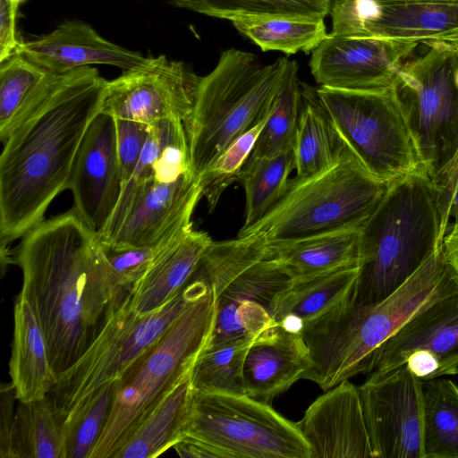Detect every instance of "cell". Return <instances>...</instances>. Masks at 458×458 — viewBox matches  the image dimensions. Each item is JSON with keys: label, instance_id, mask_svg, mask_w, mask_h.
Here are the masks:
<instances>
[{"label": "cell", "instance_id": "29", "mask_svg": "<svg viewBox=\"0 0 458 458\" xmlns=\"http://www.w3.org/2000/svg\"><path fill=\"white\" fill-rule=\"evenodd\" d=\"M65 420L50 394L30 402L18 401L14 458H63Z\"/></svg>", "mask_w": 458, "mask_h": 458}, {"label": "cell", "instance_id": "28", "mask_svg": "<svg viewBox=\"0 0 458 458\" xmlns=\"http://www.w3.org/2000/svg\"><path fill=\"white\" fill-rule=\"evenodd\" d=\"M303 99L293 148L295 177L300 179L327 170L347 148L316 91L305 89Z\"/></svg>", "mask_w": 458, "mask_h": 458}, {"label": "cell", "instance_id": "17", "mask_svg": "<svg viewBox=\"0 0 458 458\" xmlns=\"http://www.w3.org/2000/svg\"><path fill=\"white\" fill-rule=\"evenodd\" d=\"M419 44L328 34L311 52L310 68L320 87L377 91L399 81L403 63Z\"/></svg>", "mask_w": 458, "mask_h": 458}, {"label": "cell", "instance_id": "39", "mask_svg": "<svg viewBox=\"0 0 458 458\" xmlns=\"http://www.w3.org/2000/svg\"><path fill=\"white\" fill-rule=\"evenodd\" d=\"M47 70L16 51L0 62V133L15 117Z\"/></svg>", "mask_w": 458, "mask_h": 458}, {"label": "cell", "instance_id": "3", "mask_svg": "<svg viewBox=\"0 0 458 458\" xmlns=\"http://www.w3.org/2000/svg\"><path fill=\"white\" fill-rule=\"evenodd\" d=\"M458 288V276L443 246L386 298L350 303L302 330L312 364L303 379L327 391L374 369L383 344L414 314Z\"/></svg>", "mask_w": 458, "mask_h": 458}, {"label": "cell", "instance_id": "26", "mask_svg": "<svg viewBox=\"0 0 458 458\" xmlns=\"http://www.w3.org/2000/svg\"><path fill=\"white\" fill-rule=\"evenodd\" d=\"M193 396L190 372L143 418L114 458H154L174 447L184 437Z\"/></svg>", "mask_w": 458, "mask_h": 458}, {"label": "cell", "instance_id": "32", "mask_svg": "<svg viewBox=\"0 0 458 458\" xmlns=\"http://www.w3.org/2000/svg\"><path fill=\"white\" fill-rule=\"evenodd\" d=\"M298 64L288 59L269 116L248 159L293 150L302 106Z\"/></svg>", "mask_w": 458, "mask_h": 458}, {"label": "cell", "instance_id": "6", "mask_svg": "<svg viewBox=\"0 0 458 458\" xmlns=\"http://www.w3.org/2000/svg\"><path fill=\"white\" fill-rule=\"evenodd\" d=\"M288 58L262 64L252 53L229 48L200 78L195 105L185 124L191 165L199 181L237 138L268 117Z\"/></svg>", "mask_w": 458, "mask_h": 458}, {"label": "cell", "instance_id": "44", "mask_svg": "<svg viewBox=\"0 0 458 458\" xmlns=\"http://www.w3.org/2000/svg\"><path fill=\"white\" fill-rule=\"evenodd\" d=\"M448 234H458V183L455 187L449 210L445 236Z\"/></svg>", "mask_w": 458, "mask_h": 458}, {"label": "cell", "instance_id": "18", "mask_svg": "<svg viewBox=\"0 0 458 458\" xmlns=\"http://www.w3.org/2000/svg\"><path fill=\"white\" fill-rule=\"evenodd\" d=\"M68 190L74 199L72 208L98 235L112 217L123 190L114 117L100 112L91 122L77 152Z\"/></svg>", "mask_w": 458, "mask_h": 458}, {"label": "cell", "instance_id": "1", "mask_svg": "<svg viewBox=\"0 0 458 458\" xmlns=\"http://www.w3.org/2000/svg\"><path fill=\"white\" fill-rule=\"evenodd\" d=\"M106 81L92 66L47 71L0 133L1 259L6 246L42 222L53 199L68 190L82 139L101 111Z\"/></svg>", "mask_w": 458, "mask_h": 458}, {"label": "cell", "instance_id": "24", "mask_svg": "<svg viewBox=\"0 0 458 458\" xmlns=\"http://www.w3.org/2000/svg\"><path fill=\"white\" fill-rule=\"evenodd\" d=\"M358 275L355 265L292 280L273 301V319L291 331L302 333L306 327L353 302Z\"/></svg>", "mask_w": 458, "mask_h": 458}, {"label": "cell", "instance_id": "37", "mask_svg": "<svg viewBox=\"0 0 458 458\" xmlns=\"http://www.w3.org/2000/svg\"><path fill=\"white\" fill-rule=\"evenodd\" d=\"M174 237L156 246L114 248L102 244L107 307L117 309L124 302L157 253Z\"/></svg>", "mask_w": 458, "mask_h": 458}, {"label": "cell", "instance_id": "19", "mask_svg": "<svg viewBox=\"0 0 458 458\" xmlns=\"http://www.w3.org/2000/svg\"><path fill=\"white\" fill-rule=\"evenodd\" d=\"M325 392L295 423L310 458H374L359 387L344 380Z\"/></svg>", "mask_w": 458, "mask_h": 458}, {"label": "cell", "instance_id": "21", "mask_svg": "<svg viewBox=\"0 0 458 458\" xmlns=\"http://www.w3.org/2000/svg\"><path fill=\"white\" fill-rule=\"evenodd\" d=\"M18 52L49 72H66L91 64H107L124 71L147 59L140 52L104 38L89 23L67 20L54 30L20 44Z\"/></svg>", "mask_w": 458, "mask_h": 458}, {"label": "cell", "instance_id": "27", "mask_svg": "<svg viewBox=\"0 0 458 458\" xmlns=\"http://www.w3.org/2000/svg\"><path fill=\"white\" fill-rule=\"evenodd\" d=\"M360 229L342 230L267 245L292 280L358 265Z\"/></svg>", "mask_w": 458, "mask_h": 458}, {"label": "cell", "instance_id": "16", "mask_svg": "<svg viewBox=\"0 0 458 458\" xmlns=\"http://www.w3.org/2000/svg\"><path fill=\"white\" fill-rule=\"evenodd\" d=\"M403 364L421 381L458 373V288L409 318L380 348L373 370Z\"/></svg>", "mask_w": 458, "mask_h": 458}, {"label": "cell", "instance_id": "10", "mask_svg": "<svg viewBox=\"0 0 458 458\" xmlns=\"http://www.w3.org/2000/svg\"><path fill=\"white\" fill-rule=\"evenodd\" d=\"M318 98L342 140L380 182L424 169L398 84L383 90L319 87Z\"/></svg>", "mask_w": 458, "mask_h": 458}, {"label": "cell", "instance_id": "14", "mask_svg": "<svg viewBox=\"0 0 458 458\" xmlns=\"http://www.w3.org/2000/svg\"><path fill=\"white\" fill-rule=\"evenodd\" d=\"M374 458H423L422 381L405 364L359 386Z\"/></svg>", "mask_w": 458, "mask_h": 458}, {"label": "cell", "instance_id": "15", "mask_svg": "<svg viewBox=\"0 0 458 458\" xmlns=\"http://www.w3.org/2000/svg\"><path fill=\"white\" fill-rule=\"evenodd\" d=\"M330 34L422 44L458 30V0H330Z\"/></svg>", "mask_w": 458, "mask_h": 458}, {"label": "cell", "instance_id": "20", "mask_svg": "<svg viewBox=\"0 0 458 458\" xmlns=\"http://www.w3.org/2000/svg\"><path fill=\"white\" fill-rule=\"evenodd\" d=\"M201 197L199 182L193 175L173 182H153L133 204L111 242L104 245L156 246L179 235L192 228L191 216Z\"/></svg>", "mask_w": 458, "mask_h": 458}, {"label": "cell", "instance_id": "31", "mask_svg": "<svg viewBox=\"0 0 458 458\" xmlns=\"http://www.w3.org/2000/svg\"><path fill=\"white\" fill-rule=\"evenodd\" d=\"M423 458H458V386L450 379L422 381Z\"/></svg>", "mask_w": 458, "mask_h": 458}, {"label": "cell", "instance_id": "36", "mask_svg": "<svg viewBox=\"0 0 458 458\" xmlns=\"http://www.w3.org/2000/svg\"><path fill=\"white\" fill-rule=\"evenodd\" d=\"M115 387L116 381L103 386L68 413L63 458H89L110 415Z\"/></svg>", "mask_w": 458, "mask_h": 458}, {"label": "cell", "instance_id": "13", "mask_svg": "<svg viewBox=\"0 0 458 458\" xmlns=\"http://www.w3.org/2000/svg\"><path fill=\"white\" fill-rule=\"evenodd\" d=\"M200 78L184 62L165 55L147 56L140 65L106 81L100 112L148 125L165 119L186 124Z\"/></svg>", "mask_w": 458, "mask_h": 458}, {"label": "cell", "instance_id": "22", "mask_svg": "<svg viewBox=\"0 0 458 458\" xmlns=\"http://www.w3.org/2000/svg\"><path fill=\"white\" fill-rule=\"evenodd\" d=\"M312 364L302 333L274 322L256 335L245 357V394L270 404L301 379Z\"/></svg>", "mask_w": 458, "mask_h": 458}, {"label": "cell", "instance_id": "8", "mask_svg": "<svg viewBox=\"0 0 458 458\" xmlns=\"http://www.w3.org/2000/svg\"><path fill=\"white\" fill-rule=\"evenodd\" d=\"M191 277L204 280L216 295V319L208 345L255 337L269 327L273 301L292 282L267 244L254 234L212 242Z\"/></svg>", "mask_w": 458, "mask_h": 458}, {"label": "cell", "instance_id": "42", "mask_svg": "<svg viewBox=\"0 0 458 458\" xmlns=\"http://www.w3.org/2000/svg\"><path fill=\"white\" fill-rule=\"evenodd\" d=\"M177 454L182 458H214V455L202 445L190 440L182 438L174 445Z\"/></svg>", "mask_w": 458, "mask_h": 458}, {"label": "cell", "instance_id": "45", "mask_svg": "<svg viewBox=\"0 0 458 458\" xmlns=\"http://www.w3.org/2000/svg\"><path fill=\"white\" fill-rule=\"evenodd\" d=\"M445 44L458 58V30L435 39Z\"/></svg>", "mask_w": 458, "mask_h": 458}, {"label": "cell", "instance_id": "35", "mask_svg": "<svg viewBox=\"0 0 458 458\" xmlns=\"http://www.w3.org/2000/svg\"><path fill=\"white\" fill-rule=\"evenodd\" d=\"M174 5L233 21L242 17L293 16L325 19L330 0H172Z\"/></svg>", "mask_w": 458, "mask_h": 458}, {"label": "cell", "instance_id": "5", "mask_svg": "<svg viewBox=\"0 0 458 458\" xmlns=\"http://www.w3.org/2000/svg\"><path fill=\"white\" fill-rule=\"evenodd\" d=\"M209 285L116 381L113 407L89 458H114L143 418L187 374L208 345L216 319Z\"/></svg>", "mask_w": 458, "mask_h": 458}, {"label": "cell", "instance_id": "25", "mask_svg": "<svg viewBox=\"0 0 458 458\" xmlns=\"http://www.w3.org/2000/svg\"><path fill=\"white\" fill-rule=\"evenodd\" d=\"M9 375L17 401L21 402L46 396L57 381L38 319L30 305L19 297L14 306Z\"/></svg>", "mask_w": 458, "mask_h": 458}, {"label": "cell", "instance_id": "43", "mask_svg": "<svg viewBox=\"0 0 458 458\" xmlns=\"http://www.w3.org/2000/svg\"><path fill=\"white\" fill-rule=\"evenodd\" d=\"M445 258L458 276V234H448L443 242Z\"/></svg>", "mask_w": 458, "mask_h": 458}, {"label": "cell", "instance_id": "40", "mask_svg": "<svg viewBox=\"0 0 458 458\" xmlns=\"http://www.w3.org/2000/svg\"><path fill=\"white\" fill-rule=\"evenodd\" d=\"M115 122L117 155L123 189L140 158L148 134V125L124 119H115Z\"/></svg>", "mask_w": 458, "mask_h": 458}, {"label": "cell", "instance_id": "33", "mask_svg": "<svg viewBox=\"0 0 458 458\" xmlns=\"http://www.w3.org/2000/svg\"><path fill=\"white\" fill-rule=\"evenodd\" d=\"M293 169V150L247 160L238 178L245 192V220L240 231L256 224L276 203Z\"/></svg>", "mask_w": 458, "mask_h": 458}, {"label": "cell", "instance_id": "12", "mask_svg": "<svg viewBox=\"0 0 458 458\" xmlns=\"http://www.w3.org/2000/svg\"><path fill=\"white\" fill-rule=\"evenodd\" d=\"M183 438L214 458H310L295 423L246 394L194 391Z\"/></svg>", "mask_w": 458, "mask_h": 458}, {"label": "cell", "instance_id": "34", "mask_svg": "<svg viewBox=\"0 0 458 458\" xmlns=\"http://www.w3.org/2000/svg\"><path fill=\"white\" fill-rule=\"evenodd\" d=\"M255 337L206 346L191 371L194 391L245 394L243 365Z\"/></svg>", "mask_w": 458, "mask_h": 458}, {"label": "cell", "instance_id": "4", "mask_svg": "<svg viewBox=\"0 0 458 458\" xmlns=\"http://www.w3.org/2000/svg\"><path fill=\"white\" fill-rule=\"evenodd\" d=\"M445 233L442 189L425 169L392 181L360 230L353 303L390 295L442 248Z\"/></svg>", "mask_w": 458, "mask_h": 458}, {"label": "cell", "instance_id": "38", "mask_svg": "<svg viewBox=\"0 0 458 458\" xmlns=\"http://www.w3.org/2000/svg\"><path fill=\"white\" fill-rule=\"evenodd\" d=\"M267 118L232 142L199 178L202 197H205L210 212L224 191L238 181Z\"/></svg>", "mask_w": 458, "mask_h": 458}, {"label": "cell", "instance_id": "30", "mask_svg": "<svg viewBox=\"0 0 458 458\" xmlns=\"http://www.w3.org/2000/svg\"><path fill=\"white\" fill-rule=\"evenodd\" d=\"M231 21L264 52L310 53L328 36L324 19L267 16L236 18Z\"/></svg>", "mask_w": 458, "mask_h": 458}, {"label": "cell", "instance_id": "41", "mask_svg": "<svg viewBox=\"0 0 458 458\" xmlns=\"http://www.w3.org/2000/svg\"><path fill=\"white\" fill-rule=\"evenodd\" d=\"M15 391L11 382L1 385L0 457L14 458Z\"/></svg>", "mask_w": 458, "mask_h": 458}, {"label": "cell", "instance_id": "9", "mask_svg": "<svg viewBox=\"0 0 458 458\" xmlns=\"http://www.w3.org/2000/svg\"><path fill=\"white\" fill-rule=\"evenodd\" d=\"M208 286L202 279L191 277L177 296L150 313L134 311L130 295L119 308L107 307L95 339L57 378L50 392L60 411L67 417L88 395L117 381L129 365Z\"/></svg>", "mask_w": 458, "mask_h": 458}, {"label": "cell", "instance_id": "7", "mask_svg": "<svg viewBox=\"0 0 458 458\" xmlns=\"http://www.w3.org/2000/svg\"><path fill=\"white\" fill-rule=\"evenodd\" d=\"M389 183L373 177L347 147L327 170L289 180L276 203L252 226L239 231L238 236L254 234L267 245H276L360 229Z\"/></svg>", "mask_w": 458, "mask_h": 458}, {"label": "cell", "instance_id": "11", "mask_svg": "<svg viewBox=\"0 0 458 458\" xmlns=\"http://www.w3.org/2000/svg\"><path fill=\"white\" fill-rule=\"evenodd\" d=\"M406 60L398 91L424 169L442 187L458 158V81L456 57L443 42Z\"/></svg>", "mask_w": 458, "mask_h": 458}, {"label": "cell", "instance_id": "2", "mask_svg": "<svg viewBox=\"0 0 458 458\" xmlns=\"http://www.w3.org/2000/svg\"><path fill=\"white\" fill-rule=\"evenodd\" d=\"M12 262L22 271L18 297L38 319L58 378L85 352L103 323L107 298L102 243L72 208L26 233Z\"/></svg>", "mask_w": 458, "mask_h": 458}, {"label": "cell", "instance_id": "23", "mask_svg": "<svg viewBox=\"0 0 458 458\" xmlns=\"http://www.w3.org/2000/svg\"><path fill=\"white\" fill-rule=\"evenodd\" d=\"M212 242L206 232L191 228L167 242L133 286L131 308L140 314L150 313L177 296Z\"/></svg>", "mask_w": 458, "mask_h": 458}]
</instances>
